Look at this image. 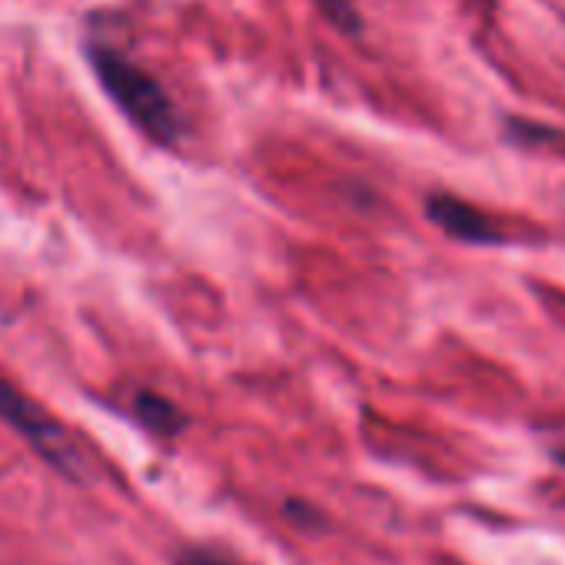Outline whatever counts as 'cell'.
I'll return each mask as SVG.
<instances>
[{
    "label": "cell",
    "instance_id": "obj_1",
    "mask_svg": "<svg viewBox=\"0 0 565 565\" xmlns=\"http://www.w3.org/2000/svg\"><path fill=\"white\" fill-rule=\"evenodd\" d=\"M87 61L107 97L124 110V117L143 130L153 143L173 147L183 134L180 114L167 90L150 77L143 67H137L127 54L114 51L110 44H87Z\"/></svg>",
    "mask_w": 565,
    "mask_h": 565
},
{
    "label": "cell",
    "instance_id": "obj_6",
    "mask_svg": "<svg viewBox=\"0 0 565 565\" xmlns=\"http://www.w3.org/2000/svg\"><path fill=\"white\" fill-rule=\"evenodd\" d=\"M177 565H230V562H223V558H216V555H210V552L190 548V552H183V555L177 558Z\"/></svg>",
    "mask_w": 565,
    "mask_h": 565
},
{
    "label": "cell",
    "instance_id": "obj_5",
    "mask_svg": "<svg viewBox=\"0 0 565 565\" xmlns=\"http://www.w3.org/2000/svg\"><path fill=\"white\" fill-rule=\"evenodd\" d=\"M313 4L347 34H356L360 31V14L353 8V0H313Z\"/></svg>",
    "mask_w": 565,
    "mask_h": 565
},
{
    "label": "cell",
    "instance_id": "obj_7",
    "mask_svg": "<svg viewBox=\"0 0 565 565\" xmlns=\"http://www.w3.org/2000/svg\"><path fill=\"white\" fill-rule=\"evenodd\" d=\"M558 462H562V466H565V449H562V452H558Z\"/></svg>",
    "mask_w": 565,
    "mask_h": 565
},
{
    "label": "cell",
    "instance_id": "obj_2",
    "mask_svg": "<svg viewBox=\"0 0 565 565\" xmlns=\"http://www.w3.org/2000/svg\"><path fill=\"white\" fill-rule=\"evenodd\" d=\"M0 423L11 433H18L64 479H74V482L87 479V462L81 449L74 446V439L67 436V429L4 376H0Z\"/></svg>",
    "mask_w": 565,
    "mask_h": 565
},
{
    "label": "cell",
    "instance_id": "obj_4",
    "mask_svg": "<svg viewBox=\"0 0 565 565\" xmlns=\"http://www.w3.org/2000/svg\"><path fill=\"white\" fill-rule=\"evenodd\" d=\"M134 416H137L150 433H160V436H177V433H183V426H186V416L177 409V403H170L167 396L150 393V390H140V393L134 396Z\"/></svg>",
    "mask_w": 565,
    "mask_h": 565
},
{
    "label": "cell",
    "instance_id": "obj_3",
    "mask_svg": "<svg viewBox=\"0 0 565 565\" xmlns=\"http://www.w3.org/2000/svg\"><path fill=\"white\" fill-rule=\"evenodd\" d=\"M426 213L429 220L446 230L449 236L462 239V243H502V230L476 206H469L466 200H456V196H446V193H436L429 196L426 203Z\"/></svg>",
    "mask_w": 565,
    "mask_h": 565
}]
</instances>
